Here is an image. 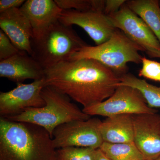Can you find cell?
Returning a JSON list of instances; mask_svg holds the SVG:
<instances>
[{"instance_id":"cell-1","label":"cell","mask_w":160,"mask_h":160,"mask_svg":"<svg viewBox=\"0 0 160 160\" xmlns=\"http://www.w3.org/2000/svg\"><path fill=\"white\" fill-rule=\"evenodd\" d=\"M45 86H50L84 108L101 102L113 94L119 77L96 60H69L45 69Z\"/></svg>"},{"instance_id":"cell-2","label":"cell","mask_w":160,"mask_h":160,"mask_svg":"<svg viewBox=\"0 0 160 160\" xmlns=\"http://www.w3.org/2000/svg\"><path fill=\"white\" fill-rule=\"evenodd\" d=\"M0 160H58L57 153L42 127L1 117Z\"/></svg>"},{"instance_id":"cell-3","label":"cell","mask_w":160,"mask_h":160,"mask_svg":"<svg viewBox=\"0 0 160 160\" xmlns=\"http://www.w3.org/2000/svg\"><path fill=\"white\" fill-rule=\"evenodd\" d=\"M42 95L46 102L43 107L29 108L19 114L5 118L41 126L52 138L54 129L62 124L90 118V116L70 102L69 97L52 87L45 86L42 90Z\"/></svg>"},{"instance_id":"cell-4","label":"cell","mask_w":160,"mask_h":160,"mask_svg":"<svg viewBox=\"0 0 160 160\" xmlns=\"http://www.w3.org/2000/svg\"><path fill=\"white\" fill-rule=\"evenodd\" d=\"M59 21L52 24L40 36L31 40V56L44 69L65 61L86 44L73 30Z\"/></svg>"},{"instance_id":"cell-5","label":"cell","mask_w":160,"mask_h":160,"mask_svg":"<svg viewBox=\"0 0 160 160\" xmlns=\"http://www.w3.org/2000/svg\"><path fill=\"white\" fill-rule=\"evenodd\" d=\"M140 51H144L122 32L117 29L109 40L98 46L87 45L72 55L70 60H96L120 77L127 73L128 63L141 62L142 57L139 52Z\"/></svg>"},{"instance_id":"cell-6","label":"cell","mask_w":160,"mask_h":160,"mask_svg":"<svg viewBox=\"0 0 160 160\" xmlns=\"http://www.w3.org/2000/svg\"><path fill=\"white\" fill-rule=\"evenodd\" d=\"M82 111L90 116L109 117L118 115H131L158 112L150 108L138 89L126 86H118L113 94L102 102L86 108Z\"/></svg>"},{"instance_id":"cell-7","label":"cell","mask_w":160,"mask_h":160,"mask_svg":"<svg viewBox=\"0 0 160 160\" xmlns=\"http://www.w3.org/2000/svg\"><path fill=\"white\" fill-rule=\"evenodd\" d=\"M102 122L98 118H90L62 124L53 131V146L56 149L67 147L99 149L104 142L100 131Z\"/></svg>"},{"instance_id":"cell-8","label":"cell","mask_w":160,"mask_h":160,"mask_svg":"<svg viewBox=\"0 0 160 160\" xmlns=\"http://www.w3.org/2000/svg\"><path fill=\"white\" fill-rule=\"evenodd\" d=\"M45 80H34L29 84L17 83V86L6 92H0V114L6 118L22 113L29 108H40L46 105L42 95Z\"/></svg>"},{"instance_id":"cell-9","label":"cell","mask_w":160,"mask_h":160,"mask_svg":"<svg viewBox=\"0 0 160 160\" xmlns=\"http://www.w3.org/2000/svg\"><path fill=\"white\" fill-rule=\"evenodd\" d=\"M108 16L115 28L122 32L144 51L160 50V43L154 33L126 3L117 12Z\"/></svg>"},{"instance_id":"cell-10","label":"cell","mask_w":160,"mask_h":160,"mask_svg":"<svg viewBox=\"0 0 160 160\" xmlns=\"http://www.w3.org/2000/svg\"><path fill=\"white\" fill-rule=\"evenodd\" d=\"M59 21L66 26H80L89 35L96 46L109 40L117 29L109 17L101 12L63 10Z\"/></svg>"},{"instance_id":"cell-11","label":"cell","mask_w":160,"mask_h":160,"mask_svg":"<svg viewBox=\"0 0 160 160\" xmlns=\"http://www.w3.org/2000/svg\"><path fill=\"white\" fill-rule=\"evenodd\" d=\"M134 143L144 160L160 156V114L158 112L132 115Z\"/></svg>"},{"instance_id":"cell-12","label":"cell","mask_w":160,"mask_h":160,"mask_svg":"<svg viewBox=\"0 0 160 160\" xmlns=\"http://www.w3.org/2000/svg\"><path fill=\"white\" fill-rule=\"evenodd\" d=\"M0 28L19 50L32 55L33 30L29 20L20 8L0 13Z\"/></svg>"},{"instance_id":"cell-13","label":"cell","mask_w":160,"mask_h":160,"mask_svg":"<svg viewBox=\"0 0 160 160\" xmlns=\"http://www.w3.org/2000/svg\"><path fill=\"white\" fill-rule=\"evenodd\" d=\"M45 69L34 58L25 52L0 62V77L16 83L27 79L39 80L44 78Z\"/></svg>"},{"instance_id":"cell-14","label":"cell","mask_w":160,"mask_h":160,"mask_svg":"<svg viewBox=\"0 0 160 160\" xmlns=\"http://www.w3.org/2000/svg\"><path fill=\"white\" fill-rule=\"evenodd\" d=\"M20 9L31 24L32 38L39 37L49 26L58 21L63 11L52 0H27Z\"/></svg>"},{"instance_id":"cell-15","label":"cell","mask_w":160,"mask_h":160,"mask_svg":"<svg viewBox=\"0 0 160 160\" xmlns=\"http://www.w3.org/2000/svg\"><path fill=\"white\" fill-rule=\"evenodd\" d=\"M100 131L103 142L110 143H134L132 115H118L102 121Z\"/></svg>"},{"instance_id":"cell-16","label":"cell","mask_w":160,"mask_h":160,"mask_svg":"<svg viewBox=\"0 0 160 160\" xmlns=\"http://www.w3.org/2000/svg\"><path fill=\"white\" fill-rule=\"evenodd\" d=\"M158 0H130L126 5L154 33L160 43V6Z\"/></svg>"},{"instance_id":"cell-17","label":"cell","mask_w":160,"mask_h":160,"mask_svg":"<svg viewBox=\"0 0 160 160\" xmlns=\"http://www.w3.org/2000/svg\"><path fill=\"white\" fill-rule=\"evenodd\" d=\"M130 86L138 89L150 108H160V86L151 85L145 80L128 73L119 77L118 86Z\"/></svg>"},{"instance_id":"cell-18","label":"cell","mask_w":160,"mask_h":160,"mask_svg":"<svg viewBox=\"0 0 160 160\" xmlns=\"http://www.w3.org/2000/svg\"><path fill=\"white\" fill-rule=\"evenodd\" d=\"M99 149L111 160H144L142 155L134 143L103 142Z\"/></svg>"},{"instance_id":"cell-19","label":"cell","mask_w":160,"mask_h":160,"mask_svg":"<svg viewBox=\"0 0 160 160\" xmlns=\"http://www.w3.org/2000/svg\"><path fill=\"white\" fill-rule=\"evenodd\" d=\"M97 149L81 147H67L57 150L58 160H95Z\"/></svg>"},{"instance_id":"cell-20","label":"cell","mask_w":160,"mask_h":160,"mask_svg":"<svg viewBox=\"0 0 160 160\" xmlns=\"http://www.w3.org/2000/svg\"><path fill=\"white\" fill-rule=\"evenodd\" d=\"M58 6L65 10L97 11L96 0H55Z\"/></svg>"},{"instance_id":"cell-21","label":"cell","mask_w":160,"mask_h":160,"mask_svg":"<svg viewBox=\"0 0 160 160\" xmlns=\"http://www.w3.org/2000/svg\"><path fill=\"white\" fill-rule=\"evenodd\" d=\"M141 62L142 68L139 72V76L160 82V62L149 60L145 57H142Z\"/></svg>"},{"instance_id":"cell-22","label":"cell","mask_w":160,"mask_h":160,"mask_svg":"<svg viewBox=\"0 0 160 160\" xmlns=\"http://www.w3.org/2000/svg\"><path fill=\"white\" fill-rule=\"evenodd\" d=\"M21 51L16 47L11 40L2 30H0V61L13 56Z\"/></svg>"},{"instance_id":"cell-23","label":"cell","mask_w":160,"mask_h":160,"mask_svg":"<svg viewBox=\"0 0 160 160\" xmlns=\"http://www.w3.org/2000/svg\"><path fill=\"white\" fill-rule=\"evenodd\" d=\"M126 2L125 0H106L104 13L109 16L117 12Z\"/></svg>"},{"instance_id":"cell-24","label":"cell","mask_w":160,"mask_h":160,"mask_svg":"<svg viewBox=\"0 0 160 160\" xmlns=\"http://www.w3.org/2000/svg\"><path fill=\"white\" fill-rule=\"evenodd\" d=\"M25 1L24 0H1L0 13L10 9L20 8Z\"/></svg>"},{"instance_id":"cell-25","label":"cell","mask_w":160,"mask_h":160,"mask_svg":"<svg viewBox=\"0 0 160 160\" xmlns=\"http://www.w3.org/2000/svg\"><path fill=\"white\" fill-rule=\"evenodd\" d=\"M95 160H111L107 157L101 149L99 148L97 149L96 156Z\"/></svg>"},{"instance_id":"cell-26","label":"cell","mask_w":160,"mask_h":160,"mask_svg":"<svg viewBox=\"0 0 160 160\" xmlns=\"http://www.w3.org/2000/svg\"><path fill=\"white\" fill-rule=\"evenodd\" d=\"M151 58H160V50H152L146 52Z\"/></svg>"},{"instance_id":"cell-27","label":"cell","mask_w":160,"mask_h":160,"mask_svg":"<svg viewBox=\"0 0 160 160\" xmlns=\"http://www.w3.org/2000/svg\"><path fill=\"white\" fill-rule=\"evenodd\" d=\"M152 160H160V156H159L157 158H156L155 159Z\"/></svg>"},{"instance_id":"cell-28","label":"cell","mask_w":160,"mask_h":160,"mask_svg":"<svg viewBox=\"0 0 160 160\" xmlns=\"http://www.w3.org/2000/svg\"></svg>"}]
</instances>
